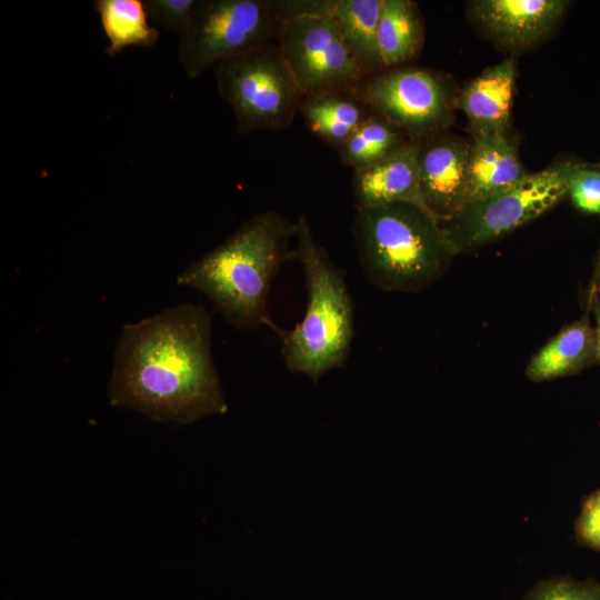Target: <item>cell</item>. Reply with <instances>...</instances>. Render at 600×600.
I'll list each match as a JSON object with an SVG mask.
<instances>
[{"instance_id": "cell-1", "label": "cell", "mask_w": 600, "mask_h": 600, "mask_svg": "<svg viewBox=\"0 0 600 600\" xmlns=\"http://www.w3.org/2000/svg\"><path fill=\"white\" fill-rule=\"evenodd\" d=\"M211 330L209 312L192 303L124 324L114 350L110 402L179 424L224 413Z\"/></svg>"}, {"instance_id": "cell-2", "label": "cell", "mask_w": 600, "mask_h": 600, "mask_svg": "<svg viewBox=\"0 0 600 600\" xmlns=\"http://www.w3.org/2000/svg\"><path fill=\"white\" fill-rule=\"evenodd\" d=\"M296 223L278 212L257 213L224 242L190 262L177 283L203 293L224 320L240 330L273 329L269 313L272 283L291 260Z\"/></svg>"}, {"instance_id": "cell-3", "label": "cell", "mask_w": 600, "mask_h": 600, "mask_svg": "<svg viewBox=\"0 0 600 600\" xmlns=\"http://www.w3.org/2000/svg\"><path fill=\"white\" fill-rule=\"evenodd\" d=\"M291 260L300 263L307 288L302 319L290 330L277 331L289 371L313 382L346 364L354 337V308L344 272L313 236L307 217L296 222Z\"/></svg>"}, {"instance_id": "cell-4", "label": "cell", "mask_w": 600, "mask_h": 600, "mask_svg": "<svg viewBox=\"0 0 600 600\" xmlns=\"http://www.w3.org/2000/svg\"><path fill=\"white\" fill-rule=\"evenodd\" d=\"M352 232L364 274L387 292L423 290L458 256L442 223L408 203L357 210Z\"/></svg>"}, {"instance_id": "cell-5", "label": "cell", "mask_w": 600, "mask_h": 600, "mask_svg": "<svg viewBox=\"0 0 600 600\" xmlns=\"http://www.w3.org/2000/svg\"><path fill=\"white\" fill-rule=\"evenodd\" d=\"M213 70L240 132L280 130L292 123L303 97L277 42L224 60Z\"/></svg>"}, {"instance_id": "cell-6", "label": "cell", "mask_w": 600, "mask_h": 600, "mask_svg": "<svg viewBox=\"0 0 600 600\" xmlns=\"http://www.w3.org/2000/svg\"><path fill=\"white\" fill-rule=\"evenodd\" d=\"M576 159L528 172L512 186L468 203L442 226L457 254L489 244L537 219L567 196Z\"/></svg>"}, {"instance_id": "cell-7", "label": "cell", "mask_w": 600, "mask_h": 600, "mask_svg": "<svg viewBox=\"0 0 600 600\" xmlns=\"http://www.w3.org/2000/svg\"><path fill=\"white\" fill-rule=\"evenodd\" d=\"M356 93L411 140L446 131L458 107L456 87L442 72L417 66H400L366 76Z\"/></svg>"}, {"instance_id": "cell-8", "label": "cell", "mask_w": 600, "mask_h": 600, "mask_svg": "<svg viewBox=\"0 0 600 600\" xmlns=\"http://www.w3.org/2000/svg\"><path fill=\"white\" fill-rule=\"evenodd\" d=\"M280 22L271 0H203L179 37L178 59L197 78L232 57L277 39Z\"/></svg>"}, {"instance_id": "cell-9", "label": "cell", "mask_w": 600, "mask_h": 600, "mask_svg": "<svg viewBox=\"0 0 600 600\" xmlns=\"http://www.w3.org/2000/svg\"><path fill=\"white\" fill-rule=\"evenodd\" d=\"M276 42L303 98L353 89L366 77L328 14L280 22Z\"/></svg>"}, {"instance_id": "cell-10", "label": "cell", "mask_w": 600, "mask_h": 600, "mask_svg": "<svg viewBox=\"0 0 600 600\" xmlns=\"http://www.w3.org/2000/svg\"><path fill=\"white\" fill-rule=\"evenodd\" d=\"M471 22L496 47L512 53L540 44L569 7L567 0H474L468 2Z\"/></svg>"}, {"instance_id": "cell-11", "label": "cell", "mask_w": 600, "mask_h": 600, "mask_svg": "<svg viewBox=\"0 0 600 600\" xmlns=\"http://www.w3.org/2000/svg\"><path fill=\"white\" fill-rule=\"evenodd\" d=\"M471 143L446 131L419 140V177L428 211L441 223L469 201Z\"/></svg>"}, {"instance_id": "cell-12", "label": "cell", "mask_w": 600, "mask_h": 600, "mask_svg": "<svg viewBox=\"0 0 600 600\" xmlns=\"http://www.w3.org/2000/svg\"><path fill=\"white\" fill-rule=\"evenodd\" d=\"M418 153L419 140H410L381 162L354 171L356 211L389 203H408L428 211L420 187Z\"/></svg>"}, {"instance_id": "cell-13", "label": "cell", "mask_w": 600, "mask_h": 600, "mask_svg": "<svg viewBox=\"0 0 600 600\" xmlns=\"http://www.w3.org/2000/svg\"><path fill=\"white\" fill-rule=\"evenodd\" d=\"M382 0H288L289 18L328 14L366 76L382 70L377 29Z\"/></svg>"}, {"instance_id": "cell-14", "label": "cell", "mask_w": 600, "mask_h": 600, "mask_svg": "<svg viewBox=\"0 0 600 600\" xmlns=\"http://www.w3.org/2000/svg\"><path fill=\"white\" fill-rule=\"evenodd\" d=\"M517 76V61L510 56L469 81L458 98L471 133L509 131Z\"/></svg>"}, {"instance_id": "cell-15", "label": "cell", "mask_w": 600, "mask_h": 600, "mask_svg": "<svg viewBox=\"0 0 600 600\" xmlns=\"http://www.w3.org/2000/svg\"><path fill=\"white\" fill-rule=\"evenodd\" d=\"M527 173L509 131L472 133L468 203L512 186Z\"/></svg>"}, {"instance_id": "cell-16", "label": "cell", "mask_w": 600, "mask_h": 600, "mask_svg": "<svg viewBox=\"0 0 600 600\" xmlns=\"http://www.w3.org/2000/svg\"><path fill=\"white\" fill-rule=\"evenodd\" d=\"M597 362L594 332L588 314L564 326L529 361L526 376L533 382L580 372Z\"/></svg>"}, {"instance_id": "cell-17", "label": "cell", "mask_w": 600, "mask_h": 600, "mask_svg": "<svg viewBox=\"0 0 600 600\" xmlns=\"http://www.w3.org/2000/svg\"><path fill=\"white\" fill-rule=\"evenodd\" d=\"M299 111L306 127L336 149L374 114L353 89L302 98Z\"/></svg>"}, {"instance_id": "cell-18", "label": "cell", "mask_w": 600, "mask_h": 600, "mask_svg": "<svg viewBox=\"0 0 600 600\" xmlns=\"http://www.w3.org/2000/svg\"><path fill=\"white\" fill-rule=\"evenodd\" d=\"M424 22L410 0H382L377 46L382 70L404 66L416 59L424 42Z\"/></svg>"}, {"instance_id": "cell-19", "label": "cell", "mask_w": 600, "mask_h": 600, "mask_svg": "<svg viewBox=\"0 0 600 600\" xmlns=\"http://www.w3.org/2000/svg\"><path fill=\"white\" fill-rule=\"evenodd\" d=\"M93 7L108 39V56L114 57L129 46L151 47L157 43L159 32L150 26L143 1L96 0Z\"/></svg>"}, {"instance_id": "cell-20", "label": "cell", "mask_w": 600, "mask_h": 600, "mask_svg": "<svg viewBox=\"0 0 600 600\" xmlns=\"http://www.w3.org/2000/svg\"><path fill=\"white\" fill-rule=\"evenodd\" d=\"M410 140L402 130L374 113L336 150L342 164L354 172L381 162Z\"/></svg>"}, {"instance_id": "cell-21", "label": "cell", "mask_w": 600, "mask_h": 600, "mask_svg": "<svg viewBox=\"0 0 600 600\" xmlns=\"http://www.w3.org/2000/svg\"><path fill=\"white\" fill-rule=\"evenodd\" d=\"M567 189L577 209L600 214V167L576 159L567 179Z\"/></svg>"}, {"instance_id": "cell-22", "label": "cell", "mask_w": 600, "mask_h": 600, "mask_svg": "<svg viewBox=\"0 0 600 600\" xmlns=\"http://www.w3.org/2000/svg\"><path fill=\"white\" fill-rule=\"evenodd\" d=\"M524 600H600V583L568 577L539 581Z\"/></svg>"}, {"instance_id": "cell-23", "label": "cell", "mask_w": 600, "mask_h": 600, "mask_svg": "<svg viewBox=\"0 0 600 600\" xmlns=\"http://www.w3.org/2000/svg\"><path fill=\"white\" fill-rule=\"evenodd\" d=\"M198 0H144L150 22L182 36L191 24Z\"/></svg>"}, {"instance_id": "cell-24", "label": "cell", "mask_w": 600, "mask_h": 600, "mask_svg": "<svg viewBox=\"0 0 600 600\" xmlns=\"http://www.w3.org/2000/svg\"><path fill=\"white\" fill-rule=\"evenodd\" d=\"M574 531L580 543L600 551V489L583 499Z\"/></svg>"}, {"instance_id": "cell-25", "label": "cell", "mask_w": 600, "mask_h": 600, "mask_svg": "<svg viewBox=\"0 0 600 600\" xmlns=\"http://www.w3.org/2000/svg\"><path fill=\"white\" fill-rule=\"evenodd\" d=\"M587 309L593 313L594 317V343H596V358L600 363V293H596L588 302Z\"/></svg>"}, {"instance_id": "cell-26", "label": "cell", "mask_w": 600, "mask_h": 600, "mask_svg": "<svg viewBox=\"0 0 600 600\" xmlns=\"http://www.w3.org/2000/svg\"><path fill=\"white\" fill-rule=\"evenodd\" d=\"M599 286H600V248L598 250L597 258L594 261V268H593L592 277H591L589 289H588L587 301H589L593 297Z\"/></svg>"}, {"instance_id": "cell-27", "label": "cell", "mask_w": 600, "mask_h": 600, "mask_svg": "<svg viewBox=\"0 0 600 600\" xmlns=\"http://www.w3.org/2000/svg\"><path fill=\"white\" fill-rule=\"evenodd\" d=\"M596 293H600V286L597 288ZM596 293H594V294H596ZM594 294H593V296H594ZM587 302H588V301H587Z\"/></svg>"}]
</instances>
